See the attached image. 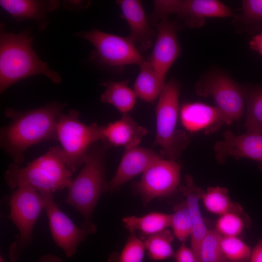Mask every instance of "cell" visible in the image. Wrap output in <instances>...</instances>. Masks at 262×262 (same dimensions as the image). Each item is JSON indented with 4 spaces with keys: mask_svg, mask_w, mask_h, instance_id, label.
<instances>
[{
    "mask_svg": "<svg viewBox=\"0 0 262 262\" xmlns=\"http://www.w3.org/2000/svg\"><path fill=\"white\" fill-rule=\"evenodd\" d=\"M175 236L171 231L165 229L148 236L143 241L148 258L153 261H162L174 257L171 245Z\"/></svg>",
    "mask_w": 262,
    "mask_h": 262,
    "instance_id": "cell-26",
    "label": "cell"
},
{
    "mask_svg": "<svg viewBox=\"0 0 262 262\" xmlns=\"http://www.w3.org/2000/svg\"><path fill=\"white\" fill-rule=\"evenodd\" d=\"M78 36L91 43L95 49L93 56L103 65L123 66L140 65L145 60L128 37H122L97 29L80 32Z\"/></svg>",
    "mask_w": 262,
    "mask_h": 262,
    "instance_id": "cell-10",
    "label": "cell"
},
{
    "mask_svg": "<svg viewBox=\"0 0 262 262\" xmlns=\"http://www.w3.org/2000/svg\"><path fill=\"white\" fill-rule=\"evenodd\" d=\"M180 167L175 160L161 157L143 173L141 180L134 183L133 189L144 205L152 200L170 196L179 187Z\"/></svg>",
    "mask_w": 262,
    "mask_h": 262,
    "instance_id": "cell-11",
    "label": "cell"
},
{
    "mask_svg": "<svg viewBox=\"0 0 262 262\" xmlns=\"http://www.w3.org/2000/svg\"><path fill=\"white\" fill-rule=\"evenodd\" d=\"M9 205L10 213L7 217L19 233L10 246L9 257L11 262H16L33 239V227L45 204L36 189L24 185L15 189L10 197Z\"/></svg>",
    "mask_w": 262,
    "mask_h": 262,
    "instance_id": "cell-7",
    "label": "cell"
},
{
    "mask_svg": "<svg viewBox=\"0 0 262 262\" xmlns=\"http://www.w3.org/2000/svg\"><path fill=\"white\" fill-rule=\"evenodd\" d=\"M122 221L131 233L138 231L145 238L170 226L171 214L153 212L142 216H127Z\"/></svg>",
    "mask_w": 262,
    "mask_h": 262,
    "instance_id": "cell-23",
    "label": "cell"
},
{
    "mask_svg": "<svg viewBox=\"0 0 262 262\" xmlns=\"http://www.w3.org/2000/svg\"><path fill=\"white\" fill-rule=\"evenodd\" d=\"M0 5L17 21H39L45 17L48 12L57 9L60 2L55 0H0Z\"/></svg>",
    "mask_w": 262,
    "mask_h": 262,
    "instance_id": "cell-20",
    "label": "cell"
},
{
    "mask_svg": "<svg viewBox=\"0 0 262 262\" xmlns=\"http://www.w3.org/2000/svg\"><path fill=\"white\" fill-rule=\"evenodd\" d=\"M62 149L53 147L42 156L28 163L24 167L12 163L6 170L4 178L11 188L31 186L39 192H51L68 188L73 179Z\"/></svg>",
    "mask_w": 262,
    "mask_h": 262,
    "instance_id": "cell-4",
    "label": "cell"
},
{
    "mask_svg": "<svg viewBox=\"0 0 262 262\" xmlns=\"http://www.w3.org/2000/svg\"><path fill=\"white\" fill-rule=\"evenodd\" d=\"M242 214L231 212L220 215L215 229L223 237H237L247 225Z\"/></svg>",
    "mask_w": 262,
    "mask_h": 262,
    "instance_id": "cell-31",
    "label": "cell"
},
{
    "mask_svg": "<svg viewBox=\"0 0 262 262\" xmlns=\"http://www.w3.org/2000/svg\"><path fill=\"white\" fill-rule=\"evenodd\" d=\"M175 14L189 28L203 26L208 17L233 16L232 9L217 0H157L150 16L152 25L161 19Z\"/></svg>",
    "mask_w": 262,
    "mask_h": 262,
    "instance_id": "cell-9",
    "label": "cell"
},
{
    "mask_svg": "<svg viewBox=\"0 0 262 262\" xmlns=\"http://www.w3.org/2000/svg\"><path fill=\"white\" fill-rule=\"evenodd\" d=\"M222 238L215 228L208 229L201 244L200 262H226L221 248Z\"/></svg>",
    "mask_w": 262,
    "mask_h": 262,
    "instance_id": "cell-29",
    "label": "cell"
},
{
    "mask_svg": "<svg viewBox=\"0 0 262 262\" xmlns=\"http://www.w3.org/2000/svg\"><path fill=\"white\" fill-rule=\"evenodd\" d=\"M249 262H262V239L251 250Z\"/></svg>",
    "mask_w": 262,
    "mask_h": 262,
    "instance_id": "cell-34",
    "label": "cell"
},
{
    "mask_svg": "<svg viewBox=\"0 0 262 262\" xmlns=\"http://www.w3.org/2000/svg\"><path fill=\"white\" fill-rule=\"evenodd\" d=\"M222 253L226 262H249L251 250L237 237H223Z\"/></svg>",
    "mask_w": 262,
    "mask_h": 262,
    "instance_id": "cell-28",
    "label": "cell"
},
{
    "mask_svg": "<svg viewBox=\"0 0 262 262\" xmlns=\"http://www.w3.org/2000/svg\"><path fill=\"white\" fill-rule=\"evenodd\" d=\"M3 23L0 30V92L27 77L42 74L55 84L62 78L40 60L33 45V37L27 29L18 33H7Z\"/></svg>",
    "mask_w": 262,
    "mask_h": 262,
    "instance_id": "cell-2",
    "label": "cell"
},
{
    "mask_svg": "<svg viewBox=\"0 0 262 262\" xmlns=\"http://www.w3.org/2000/svg\"><path fill=\"white\" fill-rule=\"evenodd\" d=\"M43 198L52 237L63 249L66 256L71 258L76 253L79 245L97 229L78 227L58 207L54 200L53 193L39 192Z\"/></svg>",
    "mask_w": 262,
    "mask_h": 262,
    "instance_id": "cell-12",
    "label": "cell"
},
{
    "mask_svg": "<svg viewBox=\"0 0 262 262\" xmlns=\"http://www.w3.org/2000/svg\"><path fill=\"white\" fill-rule=\"evenodd\" d=\"M80 113L72 109L61 113L56 126L57 139L66 164L73 173L82 165L90 147L102 141L101 126L96 123L87 125L79 120Z\"/></svg>",
    "mask_w": 262,
    "mask_h": 262,
    "instance_id": "cell-6",
    "label": "cell"
},
{
    "mask_svg": "<svg viewBox=\"0 0 262 262\" xmlns=\"http://www.w3.org/2000/svg\"><path fill=\"white\" fill-rule=\"evenodd\" d=\"M0 262H4V259L2 256H0Z\"/></svg>",
    "mask_w": 262,
    "mask_h": 262,
    "instance_id": "cell-37",
    "label": "cell"
},
{
    "mask_svg": "<svg viewBox=\"0 0 262 262\" xmlns=\"http://www.w3.org/2000/svg\"><path fill=\"white\" fill-rule=\"evenodd\" d=\"M37 262H63L58 256L51 254H47L40 257Z\"/></svg>",
    "mask_w": 262,
    "mask_h": 262,
    "instance_id": "cell-36",
    "label": "cell"
},
{
    "mask_svg": "<svg viewBox=\"0 0 262 262\" xmlns=\"http://www.w3.org/2000/svg\"><path fill=\"white\" fill-rule=\"evenodd\" d=\"M116 3L121 11V17L127 22L130 30V39L138 45V50L144 52L152 45L155 31L147 20L143 6L137 0H119Z\"/></svg>",
    "mask_w": 262,
    "mask_h": 262,
    "instance_id": "cell-15",
    "label": "cell"
},
{
    "mask_svg": "<svg viewBox=\"0 0 262 262\" xmlns=\"http://www.w3.org/2000/svg\"><path fill=\"white\" fill-rule=\"evenodd\" d=\"M179 190L185 197L191 217V248L200 262L201 244L209 229L202 217L199 206V200L201 199L205 191L195 185L190 175L185 176V183L179 186Z\"/></svg>",
    "mask_w": 262,
    "mask_h": 262,
    "instance_id": "cell-17",
    "label": "cell"
},
{
    "mask_svg": "<svg viewBox=\"0 0 262 262\" xmlns=\"http://www.w3.org/2000/svg\"><path fill=\"white\" fill-rule=\"evenodd\" d=\"M146 249L144 242L135 233H131L119 257L110 256L109 262H142Z\"/></svg>",
    "mask_w": 262,
    "mask_h": 262,
    "instance_id": "cell-30",
    "label": "cell"
},
{
    "mask_svg": "<svg viewBox=\"0 0 262 262\" xmlns=\"http://www.w3.org/2000/svg\"><path fill=\"white\" fill-rule=\"evenodd\" d=\"M242 13L234 21L238 30L243 25L262 21V0H244Z\"/></svg>",
    "mask_w": 262,
    "mask_h": 262,
    "instance_id": "cell-32",
    "label": "cell"
},
{
    "mask_svg": "<svg viewBox=\"0 0 262 262\" xmlns=\"http://www.w3.org/2000/svg\"><path fill=\"white\" fill-rule=\"evenodd\" d=\"M175 262H199L191 248L182 243L178 250L175 252Z\"/></svg>",
    "mask_w": 262,
    "mask_h": 262,
    "instance_id": "cell-33",
    "label": "cell"
},
{
    "mask_svg": "<svg viewBox=\"0 0 262 262\" xmlns=\"http://www.w3.org/2000/svg\"><path fill=\"white\" fill-rule=\"evenodd\" d=\"M153 26L157 29V36L149 61L164 82L168 71L180 53L177 33L182 25L165 17Z\"/></svg>",
    "mask_w": 262,
    "mask_h": 262,
    "instance_id": "cell-13",
    "label": "cell"
},
{
    "mask_svg": "<svg viewBox=\"0 0 262 262\" xmlns=\"http://www.w3.org/2000/svg\"><path fill=\"white\" fill-rule=\"evenodd\" d=\"M140 72L134 84V91L141 99L153 103L159 97L164 85L149 61L140 65Z\"/></svg>",
    "mask_w": 262,
    "mask_h": 262,
    "instance_id": "cell-21",
    "label": "cell"
},
{
    "mask_svg": "<svg viewBox=\"0 0 262 262\" xmlns=\"http://www.w3.org/2000/svg\"><path fill=\"white\" fill-rule=\"evenodd\" d=\"M111 146L104 141L93 145L88 151L82 169L68 188L65 202L82 216V228L97 229L92 223V218L99 198L109 191L105 159Z\"/></svg>",
    "mask_w": 262,
    "mask_h": 262,
    "instance_id": "cell-3",
    "label": "cell"
},
{
    "mask_svg": "<svg viewBox=\"0 0 262 262\" xmlns=\"http://www.w3.org/2000/svg\"><path fill=\"white\" fill-rule=\"evenodd\" d=\"M213 150L220 163L232 156L251 159L262 164V132H246L235 135L230 131H227L223 140L214 144Z\"/></svg>",
    "mask_w": 262,
    "mask_h": 262,
    "instance_id": "cell-14",
    "label": "cell"
},
{
    "mask_svg": "<svg viewBox=\"0 0 262 262\" xmlns=\"http://www.w3.org/2000/svg\"><path fill=\"white\" fill-rule=\"evenodd\" d=\"M147 133L146 128L139 125L128 113L124 114L119 120L101 126V141L127 149L138 146Z\"/></svg>",
    "mask_w": 262,
    "mask_h": 262,
    "instance_id": "cell-18",
    "label": "cell"
},
{
    "mask_svg": "<svg viewBox=\"0 0 262 262\" xmlns=\"http://www.w3.org/2000/svg\"><path fill=\"white\" fill-rule=\"evenodd\" d=\"M195 87L199 96L213 98L227 124L237 121L242 116L244 98L242 87L228 73L212 68L200 76Z\"/></svg>",
    "mask_w": 262,
    "mask_h": 262,
    "instance_id": "cell-8",
    "label": "cell"
},
{
    "mask_svg": "<svg viewBox=\"0 0 262 262\" xmlns=\"http://www.w3.org/2000/svg\"><path fill=\"white\" fill-rule=\"evenodd\" d=\"M180 118L183 127L190 131L227 124L224 116L216 106L200 102L183 104L180 111Z\"/></svg>",
    "mask_w": 262,
    "mask_h": 262,
    "instance_id": "cell-19",
    "label": "cell"
},
{
    "mask_svg": "<svg viewBox=\"0 0 262 262\" xmlns=\"http://www.w3.org/2000/svg\"><path fill=\"white\" fill-rule=\"evenodd\" d=\"M201 199L207 210L213 213L220 216L231 212L243 213L242 207L231 200L228 190L225 187H208Z\"/></svg>",
    "mask_w": 262,
    "mask_h": 262,
    "instance_id": "cell-24",
    "label": "cell"
},
{
    "mask_svg": "<svg viewBox=\"0 0 262 262\" xmlns=\"http://www.w3.org/2000/svg\"><path fill=\"white\" fill-rule=\"evenodd\" d=\"M161 155L151 149L138 146L125 149L116 173L109 182V191H114L143 172Z\"/></svg>",
    "mask_w": 262,
    "mask_h": 262,
    "instance_id": "cell-16",
    "label": "cell"
},
{
    "mask_svg": "<svg viewBox=\"0 0 262 262\" xmlns=\"http://www.w3.org/2000/svg\"><path fill=\"white\" fill-rule=\"evenodd\" d=\"M241 87L246 106L247 132H262V86Z\"/></svg>",
    "mask_w": 262,
    "mask_h": 262,
    "instance_id": "cell-25",
    "label": "cell"
},
{
    "mask_svg": "<svg viewBox=\"0 0 262 262\" xmlns=\"http://www.w3.org/2000/svg\"><path fill=\"white\" fill-rule=\"evenodd\" d=\"M173 234L180 241L184 243L191 235L192 223L186 201L175 205L171 214L170 226Z\"/></svg>",
    "mask_w": 262,
    "mask_h": 262,
    "instance_id": "cell-27",
    "label": "cell"
},
{
    "mask_svg": "<svg viewBox=\"0 0 262 262\" xmlns=\"http://www.w3.org/2000/svg\"><path fill=\"white\" fill-rule=\"evenodd\" d=\"M128 83L127 80L103 83L105 89L100 96V100L113 105L123 114L128 113L133 108L137 97Z\"/></svg>",
    "mask_w": 262,
    "mask_h": 262,
    "instance_id": "cell-22",
    "label": "cell"
},
{
    "mask_svg": "<svg viewBox=\"0 0 262 262\" xmlns=\"http://www.w3.org/2000/svg\"><path fill=\"white\" fill-rule=\"evenodd\" d=\"M251 49L262 54V33L255 35L249 43Z\"/></svg>",
    "mask_w": 262,
    "mask_h": 262,
    "instance_id": "cell-35",
    "label": "cell"
},
{
    "mask_svg": "<svg viewBox=\"0 0 262 262\" xmlns=\"http://www.w3.org/2000/svg\"><path fill=\"white\" fill-rule=\"evenodd\" d=\"M180 84L171 80L165 84L156 106V135L155 145L161 148V155L176 160L189 143L185 132L176 131L179 113Z\"/></svg>",
    "mask_w": 262,
    "mask_h": 262,
    "instance_id": "cell-5",
    "label": "cell"
},
{
    "mask_svg": "<svg viewBox=\"0 0 262 262\" xmlns=\"http://www.w3.org/2000/svg\"><path fill=\"white\" fill-rule=\"evenodd\" d=\"M65 106V103L52 102L28 111L5 109L4 115L11 122L0 129V143L13 164L21 166L25 151L33 145L57 139V120Z\"/></svg>",
    "mask_w": 262,
    "mask_h": 262,
    "instance_id": "cell-1",
    "label": "cell"
}]
</instances>
